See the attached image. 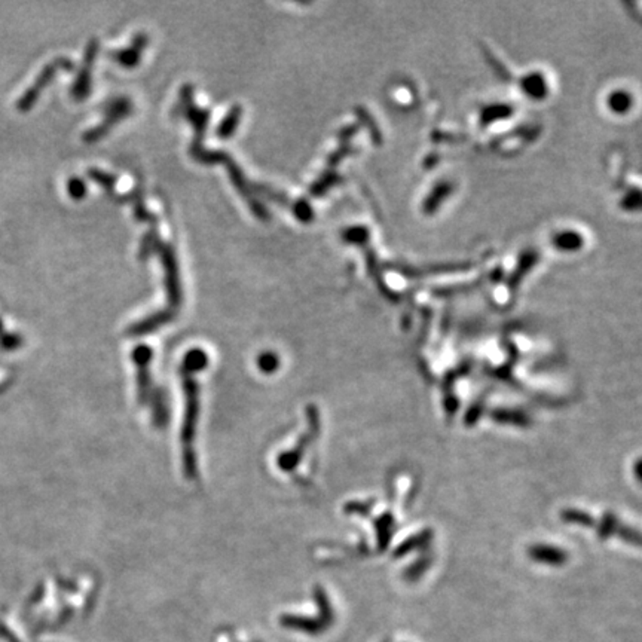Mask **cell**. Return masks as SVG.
<instances>
[{
	"label": "cell",
	"mask_w": 642,
	"mask_h": 642,
	"mask_svg": "<svg viewBox=\"0 0 642 642\" xmlns=\"http://www.w3.org/2000/svg\"><path fill=\"white\" fill-rule=\"evenodd\" d=\"M179 97H180V103L176 107V111L180 109V112H183L185 118L193 125V128H195V137H193V141L190 144V151H189L192 158L201 164L226 165L229 177H231L234 186L241 193V197L244 198V201L247 202L249 209L253 211V214L256 216L259 221H265V222L270 221L271 219L270 210L263 202L259 201L258 197H262L268 201L278 202L281 205H287L288 198L283 195V193L274 190L270 186L259 185V183H250V181L246 179V176L242 174L241 168L228 153L205 149L204 137H205V130H207V125H209L210 112L205 111V109H200L195 104V102H193L192 85H183L180 90Z\"/></svg>",
	"instance_id": "cell-1"
},
{
	"label": "cell",
	"mask_w": 642,
	"mask_h": 642,
	"mask_svg": "<svg viewBox=\"0 0 642 642\" xmlns=\"http://www.w3.org/2000/svg\"><path fill=\"white\" fill-rule=\"evenodd\" d=\"M207 354L202 349H190L181 363L180 375L181 385L185 391V418L181 424V463L188 479H195L198 475L197 455H195V434L200 417V385L197 381V373L207 366Z\"/></svg>",
	"instance_id": "cell-2"
},
{
	"label": "cell",
	"mask_w": 642,
	"mask_h": 642,
	"mask_svg": "<svg viewBox=\"0 0 642 642\" xmlns=\"http://www.w3.org/2000/svg\"><path fill=\"white\" fill-rule=\"evenodd\" d=\"M132 360H134L137 368V391L140 405L151 412L153 424L161 428L168 421V405L164 391L152 379V349L146 345L137 347L132 351Z\"/></svg>",
	"instance_id": "cell-3"
},
{
	"label": "cell",
	"mask_w": 642,
	"mask_h": 642,
	"mask_svg": "<svg viewBox=\"0 0 642 642\" xmlns=\"http://www.w3.org/2000/svg\"><path fill=\"white\" fill-rule=\"evenodd\" d=\"M153 254H158L162 268L165 272V290L168 296V307L164 308L168 314L176 319L177 311L181 305V286H180V274H179V262L176 251L172 244L162 242L161 239L156 241Z\"/></svg>",
	"instance_id": "cell-4"
},
{
	"label": "cell",
	"mask_w": 642,
	"mask_h": 642,
	"mask_svg": "<svg viewBox=\"0 0 642 642\" xmlns=\"http://www.w3.org/2000/svg\"><path fill=\"white\" fill-rule=\"evenodd\" d=\"M131 112L132 104L127 97H116V99H112L104 107V118L102 120V124L88 130L82 139L87 143H94L97 140H100L107 134L109 130L118 123H120L124 118H127Z\"/></svg>",
	"instance_id": "cell-5"
},
{
	"label": "cell",
	"mask_w": 642,
	"mask_h": 642,
	"mask_svg": "<svg viewBox=\"0 0 642 642\" xmlns=\"http://www.w3.org/2000/svg\"><path fill=\"white\" fill-rule=\"evenodd\" d=\"M75 63L71 62V60H67V58H57L54 60V62L51 64H48L43 70H42V74L41 76L38 78V81L34 82L33 87L26 92V95L22 97V99L20 100L18 103V109L22 112H26L29 111V109L33 106V103L36 102V99H38L41 91L46 87L48 83H50L53 81V78L55 76L57 71L62 69L64 71H74L75 70Z\"/></svg>",
	"instance_id": "cell-6"
},
{
	"label": "cell",
	"mask_w": 642,
	"mask_h": 642,
	"mask_svg": "<svg viewBox=\"0 0 642 642\" xmlns=\"http://www.w3.org/2000/svg\"><path fill=\"white\" fill-rule=\"evenodd\" d=\"M99 51H100V42L94 38L87 45V50H85V54H83L82 69L78 71L74 87H71V97H74L76 102H82V100L88 99L90 91H91V70H92V66L95 63V58Z\"/></svg>",
	"instance_id": "cell-7"
},
{
	"label": "cell",
	"mask_w": 642,
	"mask_h": 642,
	"mask_svg": "<svg viewBox=\"0 0 642 642\" xmlns=\"http://www.w3.org/2000/svg\"><path fill=\"white\" fill-rule=\"evenodd\" d=\"M148 41L149 39H148L146 33H137L128 48H125V50H120V51L109 53L107 57L119 66H123L125 69H132L140 63L141 54L144 51V48H146L148 45Z\"/></svg>",
	"instance_id": "cell-8"
},
{
	"label": "cell",
	"mask_w": 642,
	"mask_h": 642,
	"mask_svg": "<svg viewBox=\"0 0 642 642\" xmlns=\"http://www.w3.org/2000/svg\"><path fill=\"white\" fill-rule=\"evenodd\" d=\"M280 623L287 629H292V631L305 632L309 635H317L323 632V629L326 627V623L321 620L308 619V617H300L295 614H283L280 617Z\"/></svg>",
	"instance_id": "cell-9"
},
{
	"label": "cell",
	"mask_w": 642,
	"mask_h": 642,
	"mask_svg": "<svg viewBox=\"0 0 642 642\" xmlns=\"http://www.w3.org/2000/svg\"><path fill=\"white\" fill-rule=\"evenodd\" d=\"M241 116H242V107L239 104L234 106L231 111L228 112V115L223 118L222 123L219 124L216 130V134L219 139H229L235 134V130L238 128L241 123Z\"/></svg>",
	"instance_id": "cell-10"
},
{
	"label": "cell",
	"mask_w": 642,
	"mask_h": 642,
	"mask_svg": "<svg viewBox=\"0 0 642 642\" xmlns=\"http://www.w3.org/2000/svg\"><path fill=\"white\" fill-rule=\"evenodd\" d=\"M88 176H90V179L92 181H95V183H99L109 193V195H111L112 192H115V183H116L115 176L107 174V173L100 172V169H95V168L88 169Z\"/></svg>",
	"instance_id": "cell-11"
},
{
	"label": "cell",
	"mask_w": 642,
	"mask_h": 642,
	"mask_svg": "<svg viewBox=\"0 0 642 642\" xmlns=\"http://www.w3.org/2000/svg\"><path fill=\"white\" fill-rule=\"evenodd\" d=\"M67 192H69L70 198L79 201L87 195V183H85V180L79 177H71L67 183Z\"/></svg>",
	"instance_id": "cell-12"
},
{
	"label": "cell",
	"mask_w": 642,
	"mask_h": 642,
	"mask_svg": "<svg viewBox=\"0 0 642 642\" xmlns=\"http://www.w3.org/2000/svg\"><path fill=\"white\" fill-rule=\"evenodd\" d=\"M259 368L263 372H274L278 368V357L274 353H263L259 357Z\"/></svg>",
	"instance_id": "cell-13"
},
{
	"label": "cell",
	"mask_w": 642,
	"mask_h": 642,
	"mask_svg": "<svg viewBox=\"0 0 642 642\" xmlns=\"http://www.w3.org/2000/svg\"><path fill=\"white\" fill-rule=\"evenodd\" d=\"M295 214L302 222H308L312 219V211L309 209V205L305 204V201H299L295 204Z\"/></svg>",
	"instance_id": "cell-14"
},
{
	"label": "cell",
	"mask_w": 642,
	"mask_h": 642,
	"mask_svg": "<svg viewBox=\"0 0 642 642\" xmlns=\"http://www.w3.org/2000/svg\"><path fill=\"white\" fill-rule=\"evenodd\" d=\"M0 636H2L6 642H20V639L12 634V631H9V629L2 623H0Z\"/></svg>",
	"instance_id": "cell-15"
}]
</instances>
